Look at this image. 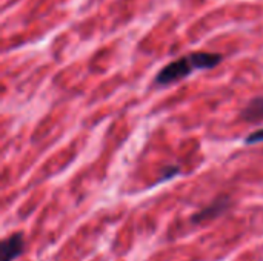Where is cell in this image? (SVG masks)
I'll return each mask as SVG.
<instances>
[{
    "label": "cell",
    "instance_id": "obj_5",
    "mask_svg": "<svg viewBox=\"0 0 263 261\" xmlns=\"http://www.w3.org/2000/svg\"><path fill=\"white\" fill-rule=\"evenodd\" d=\"M179 166H166V168H163L162 169V175L159 177V182H166V180H170V178H173V177H176L177 174H179Z\"/></svg>",
    "mask_w": 263,
    "mask_h": 261
},
{
    "label": "cell",
    "instance_id": "obj_2",
    "mask_svg": "<svg viewBox=\"0 0 263 261\" xmlns=\"http://www.w3.org/2000/svg\"><path fill=\"white\" fill-rule=\"evenodd\" d=\"M231 200L228 197H219L217 200H214L213 203H210L208 206L202 208L200 211H197L193 217H191V222L193 223H206V222H211V220H216L219 218L220 215H223L230 208H231Z\"/></svg>",
    "mask_w": 263,
    "mask_h": 261
},
{
    "label": "cell",
    "instance_id": "obj_6",
    "mask_svg": "<svg viewBox=\"0 0 263 261\" xmlns=\"http://www.w3.org/2000/svg\"><path fill=\"white\" fill-rule=\"evenodd\" d=\"M247 145H256V143H263V128L251 132L247 138H245Z\"/></svg>",
    "mask_w": 263,
    "mask_h": 261
},
{
    "label": "cell",
    "instance_id": "obj_3",
    "mask_svg": "<svg viewBox=\"0 0 263 261\" xmlns=\"http://www.w3.org/2000/svg\"><path fill=\"white\" fill-rule=\"evenodd\" d=\"M0 260L2 261H14L23 254V235L14 234L5 238L0 245Z\"/></svg>",
    "mask_w": 263,
    "mask_h": 261
},
{
    "label": "cell",
    "instance_id": "obj_4",
    "mask_svg": "<svg viewBox=\"0 0 263 261\" xmlns=\"http://www.w3.org/2000/svg\"><path fill=\"white\" fill-rule=\"evenodd\" d=\"M240 117L248 123H262L263 122V95L251 98L247 106L242 109Z\"/></svg>",
    "mask_w": 263,
    "mask_h": 261
},
{
    "label": "cell",
    "instance_id": "obj_1",
    "mask_svg": "<svg viewBox=\"0 0 263 261\" xmlns=\"http://www.w3.org/2000/svg\"><path fill=\"white\" fill-rule=\"evenodd\" d=\"M222 55L217 52H191L177 60L165 65L156 75V83L160 86H168L190 77L194 71L216 68L222 62Z\"/></svg>",
    "mask_w": 263,
    "mask_h": 261
}]
</instances>
